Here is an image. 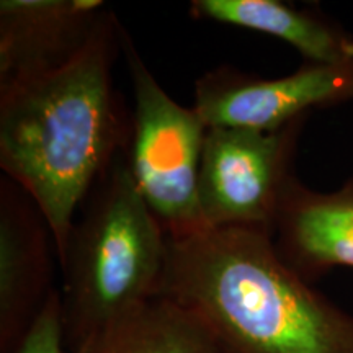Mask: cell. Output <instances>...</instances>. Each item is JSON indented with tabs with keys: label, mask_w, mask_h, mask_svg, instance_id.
<instances>
[{
	"label": "cell",
	"mask_w": 353,
	"mask_h": 353,
	"mask_svg": "<svg viewBox=\"0 0 353 353\" xmlns=\"http://www.w3.org/2000/svg\"><path fill=\"white\" fill-rule=\"evenodd\" d=\"M123 32L107 8L68 63L0 83V167L41 210L59 265L77 210L130 144L132 114L113 83Z\"/></svg>",
	"instance_id": "6da1fadb"
},
{
	"label": "cell",
	"mask_w": 353,
	"mask_h": 353,
	"mask_svg": "<svg viewBox=\"0 0 353 353\" xmlns=\"http://www.w3.org/2000/svg\"><path fill=\"white\" fill-rule=\"evenodd\" d=\"M159 298L196 314L228 353H353L352 312L286 265L263 232L169 237Z\"/></svg>",
	"instance_id": "7a4b0ae2"
},
{
	"label": "cell",
	"mask_w": 353,
	"mask_h": 353,
	"mask_svg": "<svg viewBox=\"0 0 353 353\" xmlns=\"http://www.w3.org/2000/svg\"><path fill=\"white\" fill-rule=\"evenodd\" d=\"M169 237L121 154L74 223L61 263L64 341L70 353L114 321L159 298Z\"/></svg>",
	"instance_id": "3957f363"
},
{
	"label": "cell",
	"mask_w": 353,
	"mask_h": 353,
	"mask_svg": "<svg viewBox=\"0 0 353 353\" xmlns=\"http://www.w3.org/2000/svg\"><path fill=\"white\" fill-rule=\"evenodd\" d=\"M134 110L126 162L141 196L167 237L183 239L206 231L198 182L206 128L195 108L176 103L144 64L123 32Z\"/></svg>",
	"instance_id": "277c9868"
},
{
	"label": "cell",
	"mask_w": 353,
	"mask_h": 353,
	"mask_svg": "<svg viewBox=\"0 0 353 353\" xmlns=\"http://www.w3.org/2000/svg\"><path fill=\"white\" fill-rule=\"evenodd\" d=\"M307 118L272 132L208 128L198 182L206 231L236 228L275 236Z\"/></svg>",
	"instance_id": "5b68a950"
},
{
	"label": "cell",
	"mask_w": 353,
	"mask_h": 353,
	"mask_svg": "<svg viewBox=\"0 0 353 353\" xmlns=\"http://www.w3.org/2000/svg\"><path fill=\"white\" fill-rule=\"evenodd\" d=\"M348 101H353V63H306L280 79L221 65L195 82L193 108L206 128L272 132L309 117L314 108Z\"/></svg>",
	"instance_id": "8992f818"
},
{
	"label": "cell",
	"mask_w": 353,
	"mask_h": 353,
	"mask_svg": "<svg viewBox=\"0 0 353 353\" xmlns=\"http://www.w3.org/2000/svg\"><path fill=\"white\" fill-rule=\"evenodd\" d=\"M56 244L33 198L0 179V353H13L50 294Z\"/></svg>",
	"instance_id": "52a82bcc"
},
{
	"label": "cell",
	"mask_w": 353,
	"mask_h": 353,
	"mask_svg": "<svg viewBox=\"0 0 353 353\" xmlns=\"http://www.w3.org/2000/svg\"><path fill=\"white\" fill-rule=\"evenodd\" d=\"M105 10L101 0H2L0 83L68 63L82 50Z\"/></svg>",
	"instance_id": "ba28073f"
},
{
	"label": "cell",
	"mask_w": 353,
	"mask_h": 353,
	"mask_svg": "<svg viewBox=\"0 0 353 353\" xmlns=\"http://www.w3.org/2000/svg\"><path fill=\"white\" fill-rule=\"evenodd\" d=\"M273 242L283 262L309 283L332 268H353V179L335 192H316L294 176Z\"/></svg>",
	"instance_id": "9c48e42d"
},
{
	"label": "cell",
	"mask_w": 353,
	"mask_h": 353,
	"mask_svg": "<svg viewBox=\"0 0 353 353\" xmlns=\"http://www.w3.org/2000/svg\"><path fill=\"white\" fill-rule=\"evenodd\" d=\"M196 20L239 26L283 39L306 63L341 65L353 63V37L321 12L280 0H193Z\"/></svg>",
	"instance_id": "30bf717a"
},
{
	"label": "cell",
	"mask_w": 353,
	"mask_h": 353,
	"mask_svg": "<svg viewBox=\"0 0 353 353\" xmlns=\"http://www.w3.org/2000/svg\"><path fill=\"white\" fill-rule=\"evenodd\" d=\"M76 353H228L196 314L167 298L128 312Z\"/></svg>",
	"instance_id": "8fae6325"
},
{
	"label": "cell",
	"mask_w": 353,
	"mask_h": 353,
	"mask_svg": "<svg viewBox=\"0 0 353 353\" xmlns=\"http://www.w3.org/2000/svg\"><path fill=\"white\" fill-rule=\"evenodd\" d=\"M64 348L63 301L54 290L13 353H65Z\"/></svg>",
	"instance_id": "7c38bea8"
},
{
	"label": "cell",
	"mask_w": 353,
	"mask_h": 353,
	"mask_svg": "<svg viewBox=\"0 0 353 353\" xmlns=\"http://www.w3.org/2000/svg\"><path fill=\"white\" fill-rule=\"evenodd\" d=\"M352 179H353V176H352Z\"/></svg>",
	"instance_id": "4fadbf2b"
}]
</instances>
